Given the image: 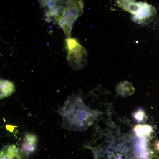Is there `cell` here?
Listing matches in <instances>:
<instances>
[{
    "instance_id": "obj_1",
    "label": "cell",
    "mask_w": 159,
    "mask_h": 159,
    "mask_svg": "<svg viewBox=\"0 0 159 159\" xmlns=\"http://www.w3.org/2000/svg\"><path fill=\"white\" fill-rule=\"evenodd\" d=\"M60 113L62 128L82 131L91 125L101 112L90 109L78 95L74 94L65 102Z\"/></svg>"
},
{
    "instance_id": "obj_2",
    "label": "cell",
    "mask_w": 159,
    "mask_h": 159,
    "mask_svg": "<svg viewBox=\"0 0 159 159\" xmlns=\"http://www.w3.org/2000/svg\"><path fill=\"white\" fill-rule=\"evenodd\" d=\"M83 7L81 0H56L52 17L68 37H70L75 21L83 14Z\"/></svg>"
},
{
    "instance_id": "obj_3",
    "label": "cell",
    "mask_w": 159,
    "mask_h": 159,
    "mask_svg": "<svg viewBox=\"0 0 159 159\" xmlns=\"http://www.w3.org/2000/svg\"><path fill=\"white\" fill-rule=\"evenodd\" d=\"M116 2L118 7L131 14L132 19L138 23L146 22L155 13L153 7L146 2L132 0H117Z\"/></svg>"
},
{
    "instance_id": "obj_4",
    "label": "cell",
    "mask_w": 159,
    "mask_h": 159,
    "mask_svg": "<svg viewBox=\"0 0 159 159\" xmlns=\"http://www.w3.org/2000/svg\"><path fill=\"white\" fill-rule=\"evenodd\" d=\"M65 41L67 51V59L69 65L75 70L82 69L88 63V54L86 49L75 38L68 37Z\"/></svg>"
},
{
    "instance_id": "obj_5",
    "label": "cell",
    "mask_w": 159,
    "mask_h": 159,
    "mask_svg": "<svg viewBox=\"0 0 159 159\" xmlns=\"http://www.w3.org/2000/svg\"><path fill=\"white\" fill-rule=\"evenodd\" d=\"M29 156L28 152L14 145L4 146L0 152V159H28Z\"/></svg>"
},
{
    "instance_id": "obj_6",
    "label": "cell",
    "mask_w": 159,
    "mask_h": 159,
    "mask_svg": "<svg viewBox=\"0 0 159 159\" xmlns=\"http://www.w3.org/2000/svg\"><path fill=\"white\" fill-rule=\"evenodd\" d=\"M15 90L14 84L11 82L4 80H0V99L11 95Z\"/></svg>"
},
{
    "instance_id": "obj_7",
    "label": "cell",
    "mask_w": 159,
    "mask_h": 159,
    "mask_svg": "<svg viewBox=\"0 0 159 159\" xmlns=\"http://www.w3.org/2000/svg\"><path fill=\"white\" fill-rule=\"evenodd\" d=\"M134 91L132 84L127 81L120 82L117 88V93L120 95L124 97L131 95Z\"/></svg>"
},
{
    "instance_id": "obj_8",
    "label": "cell",
    "mask_w": 159,
    "mask_h": 159,
    "mask_svg": "<svg viewBox=\"0 0 159 159\" xmlns=\"http://www.w3.org/2000/svg\"><path fill=\"white\" fill-rule=\"evenodd\" d=\"M134 130L138 136L143 137L149 135L152 132V129L150 125L139 124L135 126Z\"/></svg>"
},
{
    "instance_id": "obj_9",
    "label": "cell",
    "mask_w": 159,
    "mask_h": 159,
    "mask_svg": "<svg viewBox=\"0 0 159 159\" xmlns=\"http://www.w3.org/2000/svg\"><path fill=\"white\" fill-rule=\"evenodd\" d=\"M26 141L22 145L23 149L27 151L32 152L34 150L35 148V143L36 138L34 136L27 135L26 136Z\"/></svg>"
},
{
    "instance_id": "obj_10",
    "label": "cell",
    "mask_w": 159,
    "mask_h": 159,
    "mask_svg": "<svg viewBox=\"0 0 159 159\" xmlns=\"http://www.w3.org/2000/svg\"><path fill=\"white\" fill-rule=\"evenodd\" d=\"M134 118L137 120L141 121L143 119L145 116V113L141 109H139L133 114Z\"/></svg>"
},
{
    "instance_id": "obj_11",
    "label": "cell",
    "mask_w": 159,
    "mask_h": 159,
    "mask_svg": "<svg viewBox=\"0 0 159 159\" xmlns=\"http://www.w3.org/2000/svg\"><path fill=\"white\" fill-rule=\"evenodd\" d=\"M149 159H159V157L155 154H152L150 155Z\"/></svg>"
},
{
    "instance_id": "obj_12",
    "label": "cell",
    "mask_w": 159,
    "mask_h": 159,
    "mask_svg": "<svg viewBox=\"0 0 159 159\" xmlns=\"http://www.w3.org/2000/svg\"><path fill=\"white\" fill-rule=\"evenodd\" d=\"M155 146L156 149L159 151V141L156 142L155 143Z\"/></svg>"
}]
</instances>
